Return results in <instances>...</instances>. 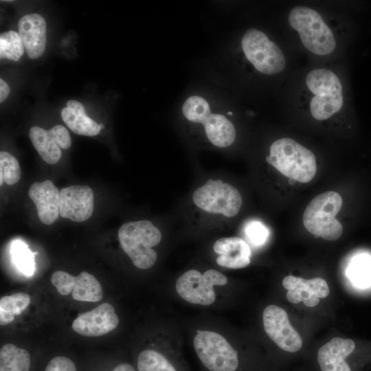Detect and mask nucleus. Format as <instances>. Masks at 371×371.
<instances>
[{"label": "nucleus", "mask_w": 371, "mask_h": 371, "mask_svg": "<svg viewBox=\"0 0 371 371\" xmlns=\"http://www.w3.org/2000/svg\"><path fill=\"white\" fill-rule=\"evenodd\" d=\"M243 203L239 190L221 179H209L191 194V205L202 218L223 221L236 216Z\"/></svg>", "instance_id": "f257e3e1"}, {"label": "nucleus", "mask_w": 371, "mask_h": 371, "mask_svg": "<svg viewBox=\"0 0 371 371\" xmlns=\"http://www.w3.org/2000/svg\"><path fill=\"white\" fill-rule=\"evenodd\" d=\"M118 240L124 252L138 269H148L157 261V253L153 247L162 238L160 229L148 220L128 221L121 225Z\"/></svg>", "instance_id": "f03ea898"}, {"label": "nucleus", "mask_w": 371, "mask_h": 371, "mask_svg": "<svg viewBox=\"0 0 371 371\" xmlns=\"http://www.w3.org/2000/svg\"><path fill=\"white\" fill-rule=\"evenodd\" d=\"M266 160L283 175L302 183L311 181L317 172L313 152L288 137L272 143Z\"/></svg>", "instance_id": "7ed1b4c3"}, {"label": "nucleus", "mask_w": 371, "mask_h": 371, "mask_svg": "<svg viewBox=\"0 0 371 371\" xmlns=\"http://www.w3.org/2000/svg\"><path fill=\"white\" fill-rule=\"evenodd\" d=\"M341 205L342 199L337 192L327 191L316 196L304 210L305 228L311 234L325 240L338 239L343 233V227L335 216Z\"/></svg>", "instance_id": "20e7f679"}, {"label": "nucleus", "mask_w": 371, "mask_h": 371, "mask_svg": "<svg viewBox=\"0 0 371 371\" xmlns=\"http://www.w3.org/2000/svg\"><path fill=\"white\" fill-rule=\"evenodd\" d=\"M185 118L193 123L203 125L207 140L218 148L231 146L236 139V129L232 122L225 115L212 113L207 101L203 97L188 98L182 106Z\"/></svg>", "instance_id": "39448f33"}, {"label": "nucleus", "mask_w": 371, "mask_h": 371, "mask_svg": "<svg viewBox=\"0 0 371 371\" xmlns=\"http://www.w3.org/2000/svg\"><path fill=\"white\" fill-rule=\"evenodd\" d=\"M289 23L297 31L302 43L310 52L324 56L335 49L336 42L333 33L315 10L296 6L290 12Z\"/></svg>", "instance_id": "423d86ee"}, {"label": "nucleus", "mask_w": 371, "mask_h": 371, "mask_svg": "<svg viewBox=\"0 0 371 371\" xmlns=\"http://www.w3.org/2000/svg\"><path fill=\"white\" fill-rule=\"evenodd\" d=\"M306 82L315 95L310 103L311 113L315 119L326 120L341 109L344 102L341 84L332 71L313 69L307 74Z\"/></svg>", "instance_id": "0eeeda50"}, {"label": "nucleus", "mask_w": 371, "mask_h": 371, "mask_svg": "<svg viewBox=\"0 0 371 371\" xmlns=\"http://www.w3.org/2000/svg\"><path fill=\"white\" fill-rule=\"evenodd\" d=\"M195 352L210 371H236L239 366L237 351L219 333L197 330L193 340Z\"/></svg>", "instance_id": "6e6552de"}, {"label": "nucleus", "mask_w": 371, "mask_h": 371, "mask_svg": "<svg viewBox=\"0 0 371 371\" xmlns=\"http://www.w3.org/2000/svg\"><path fill=\"white\" fill-rule=\"evenodd\" d=\"M241 47L247 60L260 73L275 74L285 67V57L280 47L256 28L246 31Z\"/></svg>", "instance_id": "1a4fd4ad"}, {"label": "nucleus", "mask_w": 371, "mask_h": 371, "mask_svg": "<svg viewBox=\"0 0 371 371\" xmlns=\"http://www.w3.org/2000/svg\"><path fill=\"white\" fill-rule=\"evenodd\" d=\"M227 283V277L221 272L210 269L201 273L192 269L179 277L175 288L178 295L186 301L194 304L208 306L216 298L214 285Z\"/></svg>", "instance_id": "9d476101"}, {"label": "nucleus", "mask_w": 371, "mask_h": 371, "mask_svg": "<svg viewBox=\"0 0 371 371\" xmlns=\"http://www.w3.org/2000/svg\"><path fill=\"white\" fill-rule=\"evenodd\" d=\"M265 330L269 337L282 350L295 353L302 347L299 333L289 322L286 312L276 305L267 306L262 313Z\"/></svg>", "instance_id": "9b49d317"}, {"label": "nucleus", "mask_w": 371, "mask_h": 371, "mask_svg": "<svg viewBox=\"0 0 371 371\" xmlns=\"http://www.w3.org/2000/svg\"><path fill=\"white\" fill-rule=\"evenodd\" d=\"M94 209V196L88 186L75 185L60 190L59 215L74 222L91 217Z\"/></svg>", "instance_id": "f8f14e48"}, {"label": "nucleus", "mask_w": 371, "mask_h": 371, "mask_svg": "<svg viewBox=\"0 0 371 371\" xmlns=\"http://www.w3.org/2000/svg\"><path fill=\"white\" fill-rule=\"evenodd\" d=\"M118 324L119 318L114 307L106 302L79 314L73 322L72 328L82 336L98 337L113 330Z\"/></svg>", "instance_id": "ddd939ff"}, {"label": "nucleus", "mask_w": 371, "mask_h": 371, "mask_svg": "<svg viewBox=\"0 0 371 371\" xmlns=\"http://www.w3.org/2000/svg\"><path fill=\"white\" fill-rule=\"evenodd\" d=\"M282 285L288 290L286 299L293 304L303 302L308 307H313L329 294L326 282L321 278L305 280L300 277L288 276L283 279Z\"/></svg>", "instance_id": "4468645a"}, {"label": "nucleus", "mask_w": 371, "mask_h": 371, "mask_svg": "<svg viewBox=\"0 0 371 371\" xmlns=\"http://www.w3.org/2000/svg\"><path fill=\"white\" fill-rule=\"evenodd\" d=\"M355 341L335 337L322 346L317 351V361L320 371H353L348 358L355 350Z\"/></svg>", "instance_id": "2eb2a0df"}, {"label": "nucleus", "mask_w": 371, "mask_h": 371, "mask_svg": "<svg viewBox=\"0 0 371 371\" xmlns=\"http://www.w3.org/2000/svg\"><path fill=\"white\" fill-rule=\"evenodd\" d=\"M213 250L217 255L216 262L221 267L241 269L248 266L251 262L249 245L238 236L217 239L213 244Z\"/></svg>", "instance_id": "dca6fc26"}, {"label": "nucleus", "mask_w": 371, "mask_h": 371, "mask_svg": "<svg viewBox=\"0 0 371 371\" xmlns=\"http://www.w3.org/2000/svg\"><path fill=\"white\" fill-rule=\"evenodd\" d=\"M36 207L39 220L45 225L54 223L59 215L60 191L50 180L33 183L28 190Z\"/></svg>", "instance_id": "f3484780"}, {"label": "nucleus", "mask_w": 371, "mask_h": 371, "mask_svg": "<svg viewBox=\"0 0 371 371\" xmlns=\"http://www.w3.org/2000/svg\"><path fill=\"white\" fill-rule=\"evenodd\" d=\"M19 34L27 56L31 59L39 58L46 46V23L39 14H28L18 23Z\"/></svg>", "instance_id": "a211bd4d"}, {"label": "nucleus", "mask_w": 371, "mask_h": 371, "mask_svg": "<svg viewBox=\"0 0 371 371\" xmlns=\"http://www.w3.org/2000/svg\"><path fill=\"white\" fill-rule=\"evenodd\" d=\"M30 138L41 158L47 164L57 163L61 157L60 148L49 130L38 126L30 129Z\"/></svg>", "instance_id": "6ab92c4d"}, {"label": "nucleus", "mask_w": 371, "mask_h": 371, "mask_svg": "<svg viewBox=\"0 0 371 371\" xmlns=\"http://www.w3.org/2000/svg\"><path fill=\"white\" fill-rule=\"evenodd\" d=\"M29 352L12 344L3 345L0 350V371H30Z\"/></svg>", "instance_id": "aec40b11"}, {"label": "nucleus", "mask_w": 371, "mask_h": 371, "mask_svg": "<svg viewBox=\"0 0 371 371\" xmlns=\"http://www.w3.org/2000/svg\"><path fill=\"white\" fill-rule=\"evenodd\" d=\"M102 288L92 274L82 271L76 276L72 297L81 302H99L102 298Z\"/></svg>", "instance_id": "412c9836"}, {"label": "nucleus", "mask_w": 371, "mask_h": 371, "mask_svg": "<svg viewBox=\"0 0 371 371\" xmlns=\"http://www.w3.org/2000/svg\"><path fill=\"white\" fill-rule=\"evenodd\" d=\"M61 117L69 128L78 135L94 136L101 130L99 124L87 117L85 113L76 112L67 106L62 109Z\"/></svg>", "instance_id": "4be33fe9"}, {"label": "nucleus", "mask_w": 371, "mask_h": 371, "mask_svg": "<svg viewBox=\"0 0 371 371\" xmlns=\"http://www.w3.org/2000/svg\"><path fill=\"white\" fill-rule=\"evenodd\" d=\"M31 302L30 296L25 293H15L0 299V324L11 323L15 316L21 314Z\"/></svg>", "instance_id": "5701e85b"}, {"label": "nucleus", "mask_w": 371, "mask_h": 371, "mask_svg": "<svg viewBox=\"0 0 371 371\" xmlns=\"http://www.w3.org/2000/svg\"><path fill=\"white\" fill-rule=\"evenodd\" d=\"M137 366L138 371H177L162 354L150 349L139 354Z\"/></svg>", "instance_id": "b1692460"}, {"label": "nucleus", "mask_w": 371, "mask_h": 371, "mask_svg": "<svg viewBox=\"0 0 371 371\" xmlns=\"http://www.w3.org/2000/svg\"><path fill=\"white\" fill-rule=\"evenodd\" d=\"M24 45L19 34L10 30L0 35V58L18 61L24 53Z\"/></svg>", "instance_id": "393cba45"}, {"label": "nucleus", "mask_w": 371, "mask_h": 371, "mask_svg": "<svg viewBox=\"0 0 371 371\" xmlns=\"http://www.w3.org/2000/svg\"><path fill=\"white\" fill-rule=\"evenodd\" d=\"M348 276L352 282L360 288L371 284V260L366 256L354 259L348 269Z\"/></svg>", "instance_id": "a878e982"}, {"label": "nucleus", "mask_w": 371, "mask_h": 371, "mask_svg": "<svg viewBox=\"0 0 371 371\" xmlns=\"http://www.w3.org/2000/svg\"><path fill=\"white\" fill-rule=\"evenodd\" d=\"M13 260L16 267L26 276H31L34 271L33 253L24 243L16 240L11 249Z\"/></svg>", "instance_id": "bb28decb"}, {"label": "nucleus", "mask_w": 371, "mask_h": 371, "mask_svg": "<svg viewBox=\"0 0 371 371\" xmlns=\"http://www.w3.org/2000/svg\"><path fill=\"white\" fill-rule=\"evenodd\" d=\"M0 174L8 185H14L21 177L20 166L17 159L5 151L0 153Z\"/></svg>", "instance_id": "cd10ccee"}, {"label": "nucleus", "mask_w": 371, "mask_h": 371, "mask_svg": "<svg viewBox=\"0 0 371 371\" xmlns=\"http://www.w3.org/2000/svg\"><path fill=\"white\" fill-rule=\"evenodd\" d=\"M245 236L247 241L255 247L263 245L269 236L267 226L257 220L246 222L243 227Z\"/></svg>", "instance_id": "c85d7f7f"}, {"label": "nucleus", "mask_w": 371, "mask_h": 371, "mask_svg": "<svg viewBox=\"0 0 371 371\" xmlns=\"http://www.w3.org/2000/svg\"><path fill=\"white\" fill-rule=\"evenodd\" d=\"M76 276L63 271H56L51 276V282L62 295H67L74 287Z\"/></svg>", "instance_id": "c756f323"}, {"label": "nucleus", "mask_w": 371, "mask_h": 371, "mask_svg": "<svg viewBox=\"0 0 371 371\" xmlns=\"http://www.w3.org/2000/svg\"><path fill=\"white\" fill-rule=\"evenodd\" d=\"M44 371H78L74 362L67 357L56 356L47 364Z\"/></svg>", "instance_id": "7c9ffc66"}, {"label": "nucleus", "mask_w": 371, "mask_h": 371, "mask_svg": "<svg viewBox=\"0 0 371 371\" xmlns=\"http://www.w3.org/2000/svg\"><path fill=\"white\" fill-rule=\"evenodd\" d=\"M58 146L67 149L71 144V137L67 129L62 125H55L49 129Z\"/></svg>", "instance_id": "2f4dec72"}, {"label": "nucleus", "mask_w": 371, "mask_h": 371, "mask_svg": "<svg viewBox=\"0 0 371 371\" xmlns=\"http://www.w3.org/2000/svg\"><path fill=\"white\" fill-rule=\"evenodd\" d=\"M10 88L8 84L3 80L0 79V102H3L8 96Z\"/></svg>", "instance_id": "473e14b6"}, {"label": "nucleus", "mask_w": 371, "mask_h": 371, "mask_svg": "<svg viewBox=\"0 0 371 371\" xmlns=\"http://www.w3.org/2000/svg\"><path fill=\"white\" fill-rule=\"evenodd\" d=\"M67 106L73 109L76 112L85 113L83 105L74 100H70L67 102Z\"/></svg>", "instance_id": "72a5a7b5"}, {"label": "nucleus", "mask_w": 371, "mask_h": 371, "mask_svg": "<svg viewBox=\"0 0 371 371\" xmlns=\"http://www.w3.org/2000/svg\"><path fill=\"white\" fill-rule=\"evenodd\" d=\"M112 371H135V370L131 364L122 363L116 366Z\"/></svg>", "instance_id": "f704fd0d"}, {"label": "nucleus", "mask_w": 371, "mask_h": 371, "mask_svg": "<svg viewBox=\"0 0 371 371\" xmlns=\"http://www.w3.org/2000/svg\"><path fill=\"white\" fill-rule=\"evenodd\" d=\"M99 125H100L101 129L104 128V125L102 124H99Z\"/></svg>", "instance_id": "c9c22d12"}]
</instances>
